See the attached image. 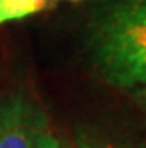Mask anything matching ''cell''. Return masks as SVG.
Here are the masks:
<instances>
[{"label":"cell","mask_w":146,"mask_h":148,"mask_svg":"<svg viewBox=\"0 0 146 148\" xmlns=\"http://www.w3.org/2000/svg\"><path fill=\"white\" fill-rule=\"evenodd\" d=\"M92 53L113 85H146V0H104L92 21Z\"/></svg>","instance_id":"1"},{"label":"cell","mask_w":146,"mask_h":148,"mask_svg":"<svg viewBox=\"0 0 146 148\" xmlns=\"http://www.w3.org/2000/svg\"><path fill=\"white\" fill-rule=\"evenodd\" d=\"M0 148H60L46 115L23 95L0 102Z\"/></svg>","instance_id":"2"},{"label":"cell","mask_w":146,"mask_h":148,"mask_svg":"<svg viewBox=\"0 0 146 148\" xmlns=\"http://www.w3.org/2000/svg\"><path fill=\"white\" fill-rule=\"evenodd\" d=\"M46 4L48 0H0V27L39 12Z\"/></svg>","instance_id":"3"},{"label":"cell","mask_w":146,"mask_h":148,"mask_svg":"<svg viewBox=\"0 0 146 148\" xmlns=\"http://www.w3.org/2000/svg\"><path fill=\"white\" fill-rule=\"evenodd\" d=\"M60 148H72V146H60Z\"/></svg>","instance_id":"4"},{"label":"cell","mask_w":146,"mask_h":148,"mask_svg":"<svg viewBox=\"0 0 146 148\" xmlns=\"http://www.w3.org/2000/svg\"><path fill=\"white\" fill-rule=\"evenodd\" d=\"M83 148H93V146H83Z\"/></svg>","instance_id":"5"}]
</instances>
